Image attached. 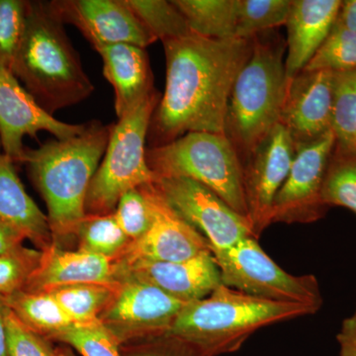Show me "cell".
<instances>
[{"label": "cell", "instance_id": "6da1fadb", "mask_svg": "<svg viewBox=\"0 0 356 356\" xmlns=\"http://www.w3.org/2000/svg\"><path fill=\"white\" fill-rule=\"evenodd\" d=\"M163 44L165 88L149 124L152 147L188 133L225 134L232 89L252 55L254 39H210L191 33Z\"/></svg>", "mask_w": 356, "mask_h": 356}, {"label": "cell", "instance_id": "7a4b0ae2", "mask_svg": "<svg viewBox=\"0 0 356 356\" xmlns=\"http://www.w3.org/2000/svg\"><path fill=\"white\" fill-rule=\"evenodd\" d=\"M111 125L100 121L84 123L81 133L51 140L38 149L25 147L21 163L48 208L54 245L76 241V229L86 216L88 188L108 144Z\"/></svg>", "mask_w": 356, "mask_h": 356}, {"label": "cell", "instance_id": "3957f363", "mask_svg": "<svg viewBox=\"0 0 356 356\" xmlns=\"http://www.w3.org/2000/svg\"><path fill=\"white\" fill-rule=\"evenodd\" d=\"M11 72L51 116L95 91L64 24L44 1H28L24 36Z\"/></svg>", "mask_w": 356, "mask_h": 356}, {"label": "cell", "instance_id": "277c9868", "mask_svg": "<svg viewBox=\"0 0 356 356\" xmlns=\"http://www.w3.org/2000/svg\"><path fill=\"white\" fill-rule=\"evenodd\" d=\"M320 309L306 304L271 301L221 284L209 296L187 303L168 334L200 346L212 356L240 350L255 332Z\"/></svg>", "mask_w": 356, "mask_h": 356}, {"label": "cell", "instance_id": "5b68a950", "mask_svg": "<svg viewBox=\"0 0 356 356\" xmlns=\"http://www.w3.org/2000/svg\"><path fill=\"white\" fill-rule=\"evenodd\" d=\"M286 44L254 38L252 53L236 76L227 110L225 135L245 163L257 145L280 124L288 88Z\"/></svg>", "mask_w": 356, "mask_h": 356}, {"label": "cell", "instance_id": "8992f818", "mask_svg": "<svg viewBox=\"0 0 356 356\" xmlns=\"http://www.w3.org/2000/svg\"><path fill=\"white\" fill-rule=\"evenodd\" d=\"M147 161L154 177L197 181L248 217L242 161L225 134H186L168 144L147 149Z\"/></svg>", "mask_w": 356, "mask_h": 356}, {"label": "cell", "instance_id": "52a82bcc", "mask_svg": "<svg viewBox=\"0 0 356 356\" xmlns=\"http://www.w3.org/2000/svg\"><path fill=\"white\" fill-rule=\"evenodd\" d=\"M159 99L154 89L112 126L104 156L86 195V215L113 213L125 192L156 179L147 165L146 142Z\"/></svg>", "mask_w": 356, "mask_h": 356}, {"label": "cell", "instance_id": "ba28073f", "mask_svg": "<svg viewBox=\"0 0 356 356\" xmlns=\"http://www.w3.org/2000/svg\"><path fill=\"white\" fill-rule=\"evenodd\" d=\"M212 255L222 284L257 298L306 304L321 309L323 297L314 275L295 276L283 270L264 252L257 238L248 236Z\"/></svg>", "mask_w": 356, "mask_h": 356}, {"label": "cell", "instance_id": "9c48e42d", "mask_svg": "<svg viewBox=\"0 0 356 356\" xmlns=\"http://www.w3.org/2000/svg\"><path fill=\"white\" fill-rule=\"evenodd\" d=\"M154 184L168 205L207 240L211 252L234 247L248 236L254 238L248 218L199 182L185 177H156Z\"/></svg>", "mask_w": 356, "mask_h": 356}, {"label": "cell", "instance_id": "30bf717a", "mask_svg": "<svg viewBox=\"0 0 356 356\" xmlns=\"http://www.w3.org/2000/svg\"><path fill=\"white\" fill-rule=\"evenodd\" d=\"M334 147L332 131L320 139L295 145L291 168L273 201L271 224H308L325 216L329 207L323 200V186Z\"/></svg>", "mask_w": 356, "mask_h": 356}, {"label": "cell", "instance_id": "8fae6325", "mask_svg": "<svg viewBox=\"0 0 356 356\" xmlns=\"http://www.w3.org/2000/svg\"><path fill=\"white\" fill-rule=\"evenodd\" d=\"M186 304L146 283L122 280L99 321L123 343L166 334Z\"/></svg>", "mask_w": 356, "mask_h": 356}, {"label": "cell", "instance_id": "7c38bea8", "mask_svg": "<svg viewBox=\"0 0 356 356\" xmlns=\"http://www.w3.org/2000/svg\"><path fill=\"white\" fill-rule=\"evenodd\" d=\"M295 152L291 136L277 124L243 165L248 218L255 238L271 225L273 201L286 180Z\"/></svg>", "mask_w": 356, "mask_h": 356}, {"label": "cell", "instance_id": "4fadbf2b", "mask_svg": "<svg viewBox=\"0 0 356 356\" xmlns=\"http://www.w3.org/2000/svg\"><path fill=\"white\" fill-rule=\"evenodd\" d=\"M47 3L63 24L74 25L95 51L118 44L146 49L156 42L125 0H53Z\"/></svg>", "mask_w": 356, "mask_h": 356}, {"label": "cell", "instance_id": "5bb4252c", "mask_svg": "<svg viewBox=\"0 0 356 356\" xmlns=\"http://www.w3.org/2000/svg\"><path fill=\"white\" fill-rule=\"evenodd\" d=\"M140 188L151 204L153 222L147 233L131 243L113 262L182 261L211 252L207 240L168 205L154 182Z\"/></svg>", "mask_w": 356, "mask_h": 356}, {"label": "cell", "instance_id": "9a60e30c", "mask_svg": "<svg viewBox=\"0 0 356 356\" xmlns=\"http://www.w3.org/2000/svg\"><path fill=\"white\" fill-rule=\"evenodd\" d=\"M83 127L84 123H65L47 113L13 72L0 63V142L14 163L22 161L26 136L36 139L40 132H48L63 140L81 133Z\"/></svg>", "mask_w": 356, "mask_h": 356}, {"label": "cell", "instance_id": "2e32d148", "mask_svg": "<svg viewBox=\"0 0 356 356\" xmlns=\"http://www.w3.org/2000/svg\"><path fill=\"white\" fill-rule=\"evenodd\" d=\"M113 264L117 283L140 281L184 303L205 298L222 284L221 273L211 252L182 261H136Z\"/></svg>", "mask_w": 356, "mask_h": 356}, {"label": "cell", "instance_id": "e0dca14e", "mask_svg": "<svg viewBox=\"0 0 356 356\" xmlns=\"http://www.w3.org/2000/svg\"><path fill=\"white\" fill-rule=\"evenodd\" d=\"M334 72L302 70L288 81L280 124L295 145L320 139L332 132Z\"/></svg>", "mask_w": 356, "mask_h": 356}, {"label": "cell", "instance_id": "ac0fdd59", "mask_svg": "<svg viewBox=\"0 0 356 356\" xmlns=\"http://www.w3.org/2000/svg\"><path fill=\"white\" fill-rule=\"evenodd\" d=\"M118 284L113 261L81 250L51 245L42 252L41 261L23 291L49 292L76 284Z\"/></svg>", "mask_w": 356, "mask_h": 356}, {"label": "cell", "instance_id": "d6986e66", "mask_svg": "<svg viewBox=\"0 0 356 356\" xmlns=\"http://www.w3.org/2000/svg\"><path fill=\"white\" fill-rule=\"evenodd\" d=\"M341 6L339 0H293L286 22L285 70L288 81L304 70L324 44Z\"/></svg>", "mask_w": 356, "mask_h": 356}, {"label": "cell", "instance_id": "ffe728a7", "mask_svg": "<svg viewBox=\"0 0 356 356\" xmlns=\"http://www.w3.org/2000/svg\"><path fill=\"white\" fill-rule=\"evenodd\" d=\"M103 63V74L113 86L115 111L120 118L154 90L146 49L131 44L107 46L96 51Z\"/></svg>", "mask_w": 356, "mask_h": 356}, {"label": "cell", "instance_id": "44dd1931", "mask_svg": "<svg viewBox=\"0 0 356 356\" xmlns=\"http://www.w3.org/2000/svg\"><path fill=\"white\" fill-rule=\"evenodd\" d=\"M0 142V222L19 232L43 252L53 245L48 217L28 195Z\"/></svg>", "mask_w": 356, "mask_h": 356}, {"label": "cell", "instance_id": "7402d4cb", "mask_svg": "<svg viewBox=\"0 0 356 356\" xmlns=\"http://www.w3.org/2000/svg\"><path fill=\"white\" fill-rule=\"evenodd\" d=\"M1 299L23 324L49 341L74 325L51 293L20 291Z\"/></svg>", "mask_w": 356, "mask_h": 356}, {"label": "cell", "instance_id": "603a6c76", "mask_svg": "<svg viewBox=\"0 0 356 356\" xmlns=\"http://www.w3.org/2000/svg\"><path fill=\"white\" fill-rule=\"evenodd\" d=\"M191 32L210 39L236 38V0H173Z\"/></svg>", "mask_w": 356, "mask_h": 356}, {"label": "cell", "instance_id": "cb8c5ba5", "mask_svg": "<svg viewBox=\"0 0 356 356\" xmlns=\"http://www.w3.org/2000/svg\"><path fill=\"white\" fill-rule=\"evenodd\" d=\"M118 284H76L56 288L53 295L74 324H88L99 320L111 303Z\"/></svg>", "mask_w": 356, "mask_h": 356}, {"label": "cell", "instance_id": "d4e9b609", "mask_svg": "<svg viewBox=\"0 0 356 356\" xmlns=\"http://www.w3.org/2000/svg\"><path fill=\"white\" fill-rule=\"evenodd\" d=\"M77 250L116 259L130 245V238L122 231L113 213L86 215L76 229Z\"/></svg>", "mask_w": 356, "mask_h": 356}, {"label": "cell", "instance_id": "484cf974", "mask_svg": "<svg viewBox=\"0 0 356 356\" xmlns=\"http://www.w3.org/2000/svg\"><path fill=\"white\" fill-rule=\"evenodd\" d=\"M332 130L337 149L356 152V70L334 72Z\"/></svg>", "mask_w": 356, "mask_h": 356}, {"label": "cell", "instance_id": "4316f807", "mask_svg": "<svg viewBox=\"0 0 356 356\" xmlns=\"http://www.w3.org/2000/svg\"><path fill=\"white\" fill-rule=\"evenodd\" d=\"M292 0H236V38L255 36L286 25Z\"/></svg>", "mask_w": 356, "mask_h": 356}, {"label": "cell", "instance_id": "83f0119b", "mask_svg": "<svg viewBox=\"0 0 356 356\" xmlns=\"http://www.w3.org/2000/svg\"><path fill=\"white\" fill-rule=\"evenodd\" d=\"M145 29L156 41L181 38L191 34L184 16L172 1L125 0Z\"/></svg>", "mask_w": 356, "mask_h": 356}, {"label": "cell", "instance_id": "f1b7e54d", "mask_svg": "<svg viewBox=\"0 0 356 356\" xmlns=\"http://www.w3.org/2000/svg\"><path fill=\"white\" fill-rule=\"evenodd\" d=\"M323 200L329 208L339 206L356 214V152L334 147L325 172Z\"/></svg>", "mask_w": 356, "mask_h": 356}, {"label": "cell", "instance_id": "f546056e", "mask_svg": "<svg viewBox=\"0 0 356 356\" xmlns=\"http://www.w3.org/2000/svg\"><path fill=\"white\" fill-rule=\"evenodd\" d=\"M303 70L334 72L356 70V33L334 24L324 44Z\"/></svg>", "mask_w": 356, "mask_h": 356}, {"label": "cell", "instance_id": "4dcf8cb0", "mask_svg": "<svg viewBox=\"0 0 356 356\" xmlns=\"http://www.w3.org/2000/svg\"><path fill=\"white\" fill-rule=\"evenodd\" d=\"M53 341L69 344L83 356H121L120 341L99 320L74 324Z\"/></svg>", "mask_w": 356, "mask_h": 356}, {"label": "cell", "instance_id": "1f68e13d", "mask_svg": "<svg viewBox=\"0 0 356 356\" xmlns=\"http://www.w3.org/2000/svg\"><path fill=\"white\" fill-rule=\"evenodd\" d=\"M41 257V250L24 245L0 255V298L23 291Z\"/></svg>", "mask_w": 356, "mask_h": 356}, {"label": "cell", "instance_id": "d6a6232c", "mask_svg": "<svg viewBox=\"0 0 356 356\" xmlns=\"http://www.w3.org/2000/svg\"><path fill=\"white\" fill-rule=\"evenodd\" d=\"M28 1L0 0V63L11 70L26 28Z\"/></svg>", "mask_w": 356, "mask_h": 356}, {"label": "cell", "instance_id": "836d02e7", "mask_svg": "<svg viewBox=\"0 0 356 356\" xmlns=\"http://www.w3.org/2000/svg\"><path fill=\"white\" fill-rule=\"evenodd\" d=\"M113 214L131 242L140 240L153 222L151 204L140 187L131 189L121 196Z\"/></svg>", "mask_w": 356, "mask_h": 356}, {"label": "cell", "instance_id": "e575fe53", "mask_svg": "<svg viewBox=\"0 0 356 356\" xmlns=\"http://www.w3.org/2000/svg\"><path fill=\"white\" fill-rule=\"evenodd\" d=\"M121 356H212L200 346L172 334L135 339L120 343Z\"/></svg>", "mask_w": 356, "mask_h": 356}, {"label": "cell", "instance_id": "d590c367", "mask_svg": "<svg viewBox=\"0 0 356 356\" xmlns=\"http://www.w3.org/2000/svg\"><path fill=\"white\" fill-rule=\"evenodd\" d=\"M7 353L8 356H53L56 348L49 339L30 330L6 305Z\"/></svg>", "mask_w": 356, "mask_h": 356}, {"label": "cell", "instance_id": "8d00e7d4", "mask_svg": "<svg viewBox=\"0 0 356 356\" xmlns=\"http://www.w3.org/2000/svg\"><path fill=\"white\" fill-rule=\"evenodd\" d=\"M337 341L339 356H356V309L353 315L344 318Z\"/></svg>", "mask_w": 356, "mask_h": 356}, {"label": "cell", "instance_id": "74e56055", "mask_svg": "<svg viewBox=\"0 0 356 356\" xmlns=\"http://www.w3.org/2000/svg\"><path fill=\"white\" fill-rule=\"evenodd\" d=\"M25 240L19 232L0 222V255L21 247Z\"/></svg>", "mask_w": 356, "mask_h": 356}, {"label": "cell", "instance_id": "f35d334b", "mask_svg": "<svg viewBox=\"0 0 356 356\" xmlns=\"http://www.w3.org/2000/svg\"><path fill=\"white\" fill-rule=\"evenodd\" d=\"M334 24L348 31L356 33V0L341 1Z\"/></svg>", "mask_w": 356, "mask_h": 356}, {"label": "cell", "instance_id": "ab89813d", "mask_svg": "<svg viewBox=\"0 0 356 356\" xmlns=\"http://www.w3.org/2000/svg\"><path fill=\"white\" fill-rule=\"evenodd\" d=\"M6 304L0 298V356H8L7 353L6 320H4Z\"/></svg>", "mask_w": 356, "mask_h": 356}, {"label": "cell", "instance_id": "60d3db41", "mask_svg": "<svg viewBox=\"0 0 356 356\" xmlns=\"http://www.w3.org/2000/svg\"><path fill=\"white\" fill-rule=\"evenodd\" d=\"M53 356H74L72 355V353H70L69 350H65V348H56L55 353H54Z\"/></svg>", "mask_w": 356, "mask_h": 356}]
</instances>
